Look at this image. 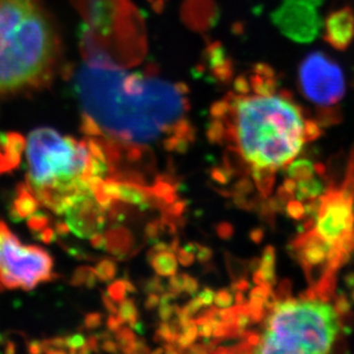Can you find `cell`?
I'll use <instances>...</instances> for the list:
<instances>
[{
    "label": "cell",
    "mask_w": 354,
    "mask_h": 354,
    "mask_svg": "<svg viewBox=\"0 0 354 354\" xmlns=\"http://www.w3.org/2000/svg\"><path fill=\"white\" fill-rule=\"evenodd\" d=\"M78 92L88 133H106L129 144L174 134L178 122L192 109L184 83L120 71H84Z\"/></svg>",
    "instance_id": "obj_1"
},
{
    "label": "cell",
    "mask_w": 354,
    "mask_h": 354,
    "mask_svg": "<svg viewBox=\"0 0 354 354\" xmlns=\"http://www.w3.org/2000/svg\"><path fill=\"white\" fill-rule=\"evenodd\" d=\"M224 125L239 132L241 151L254 167H287L301 151L303 127L308 111L295 101L290 91L268 64H256L236 77L225 94Z\"/></svg>",
    "instance_id": "obj_2"
},
{
    "label": "cell",
    "mask_w": 354,
    "mask_h": 354,
    "mask_svg": "<svg viewBox=\"0 0 354 354\" xmlns=\"http://www.w3.org/2000/svg\"><path fill=\"white\" fill-rule=\"evenodd\" d=\"M57 57V36L39 1L0 0V97L43 86Z\"/></svg>",
    "instance_id": "obj_3"
},
{
    "label": "cell",
    "mask_w": 354,
    "mask_h": 354,
    "mask_svg": "<svg viewBox=\"0 0 354 354\" xmlns=\"http://www.w3.org/2000/svg\"><path fill=\"white\" fill-rule=\"evenodd\" d=\"M104 153L95 145L77 142L48 127L28 138L29 185L38 200L57 212H67L92 194L91 183L99 177Z\"/></svg>",
    "instance_id": "obj_4"
},
{
    "label": "cell",
    "mask_w": 354,
    "mask_h": 354,
    "mask_svg": "<svg viewBox=\"0 0 354 354\" xmlns=\"http://www.w3.org/2000/svg\"><path fill=\"white\" fill-rule=\"evenodd\" d=\"M339 333L334 308L321 301L287 298L268 319L258 353H328Z\"/></svg>",
    "instance_id": "obj_5"
},
{
    "label": "cell",
    "mask_w": 354,
    "mask_h": 354,
    "mask_svg": "<svg viewBox=\"0 0 354 354\" xmlns=\"http://www.w3.org/2000/svg\"><path fill=\"white\" fill-rule=\"evenodd\" d=\"M53 279V259L41 248L24 245L0 221V283L31 290Z\"/></svg>",
    "instance_id": "obj_6"
},
{
    "label": "cell",
    "mask_w": 354,
    "mask_h": 354,
    "mask_svg": "<svg viewBox=\"0 0 354 354\" xmlns=\"http://www.w3.org/2000/svg\"><path fill=\"white\" fill-rule=\"evenodd\" d=\"M298 83L304 97L322 108L337 104L346 90L342 68L322 52L308 54L301 61Z\"/></svg>",
    "instance_id": "obj_7"
},
{
    "label": "cell",
    "mask_w": 354,
    "mask_h": 354,
    "mask_svg": "<svg viewBox=\"0 0 354 354\" xmlns=\"http://www.w3.org/2000/svg\"><path fill=\"white\" fill-rule=\"evenodd\" d=\"M324 0H282L272 13L281 34L296 43H311L322 31L320 8Z\"/></svg>",
    "instance_id": "obj_8"
},
{
    "label": "cell",
    "mask_w": 354,
    "mask_h": 354,
    "mask_svg": "<svg viewBox=\"0 0 354 354\" xmlns=\"http://www.w3.org/2000/svg\"><path fill=\"white\" fill-rule=\"evenodd\" d=\"M324 38L335 50H345L354 39V10L343 7L331 12L322 26Z\"/></svg>",
    "instance_id": "obj_9"
},
{
    "label": "cell",
    "mask_w": 354,
    "mask_h": 354,
    "mask_svg": "<svg viewBox=\"0 0 354 354\" xmlns=\"http://www.w3.org/2000/svg\"><path fill=\"white\" fill-rule=\"evenodd\" d=\"M24 145L26 141L19 134L0 137V171L10 170L19 163Z\"/></svg>",
    "instance_id": "obj_10"
},
{
    "label": "cell",
    "mask_w": 354,
    "mask_h": 354,
    "mask_svg": "<svg viewBox=\"0 0 354 354\" xmlns=\"http://www.w3.org/2000/svg\"><path fill=\"white\" fill-rule=\"evenodd\" d=\"M151 264L155 272L162 277H172L177 273L178 261L174 252L170 250L149 252Z\"/></svg>",
    "instance_id": "obj_11"
},
{
    "label": "cell",
    "mask_w": 354,
    "mask_h": 354,
    "mask_svg": "<svg viewBox=\"0 0 354 354\" xmlns=\"http://www.w3.org/2000/svg\"><path fill=\"white\" fill-rule=\"evenodd\" d=\"M336 286H337V279H336V272L330 268H326L320 280L313 286L317 290L319 301L321 303H329L334 299L336 296Z\"/></svg>",
    "instance_id": "obj_12"
},
{
    "label": "cell",
    "mask_w": 354,
    "mask_h": 354,
    "mask_svg": "<svg viewBox=\"0 0 354 354\" xmlns=\"http://www.w3.org/2000/svg\"><path fill=\"white\" fill-rule=\"evenodd\" d=\"M251 176L258 191L265 197H268L273 192L275 184V169L272 167H252Z\"/></svg>",
    "instance_id": "obj_13"
},
{
    "label": "cell",
    "mask_w": 354,
    "mask_h": 354,
    "mask_svg": "<svg viewBox=\"0 0 354 354\" xmlns=\"http://www.w3.org/2000/svg\"><path fill=\"white\" fill-rule=\"evenodd\" d=\"M286 174L296 181L308 180V179H311L315 174L313 163L306 158L295 160V162L288 164Z\"/></svg>",
    "instance_id": "obj_14"
},
{
    "label": "cell",
    "mask_w": 354,
    "mask_h": 354,
    "mask_svg": "<svg viewBox=\"0 0 354 354\" xmlns=\"http://www.w3.org/2000/svg\"><path fill=\"white\" fill-rule=\"evenodd\" d=\"M275 248L273 245H268L263 251L261 257V270L264 273L266 282L275 286L277 284V273H275Z\"/></svg>",
    "instance_id": "obj_15"
},
{
    "label": "cell",
    "mask_w": 354,
    "mask_h": 354,
    "mask_svg": "<svg viewBox=\"0 0 354 354\" xmlns=\"http://www.w3.org/2000/svg\"><path fill=\"white\" fill-rule=\"evenodd\" d=\"M295 192H296L295 195H296L298 200L306 201L308 198L320 196L322 192H324V185L312 177L311 179H308V180L299 181Z\"/></svg>",
    "instance_id": "obj_16"
},
{
    "label": "cell",
    "mask_w": 354,
    "mask_h": 354,
    "mask_svg": "<svg viewBox=\"0 0 354 354\" xmlns=\"http://www.w3.org/2000/svg\"><path fill=\"white\" fill-rule=\"evenodd\" d=\"M36 197L31 194L29 189H22L19 191L14 209L17 211L19 217H28L36 210Z\"/></svg>",
    "instance_id": "obj_17"
},
{
    "label": "cell",
    "mask_w": 354,
    "mask_h": 354,
    "mask_svg": "<svg viewBox=\"0 0 354 354\" xmlns=\"http://www.w3.org/2000/svg\"><path fill=\"white\" fill-rule=\"evenodd\" d=\"M225 127L221 120L212 118L207 127V139L210 144H223L224 141Z\"/></svg>",
    "instance_id": "obj_18"
},
{
    "label": "cell",
    "mask_w": 354,
    "mask_h": 354,
    "mask_svg": "<svg viewBox=\"0 0 354 354\" xmlns=\"http://www.w3.org/2000/svg\"><path fill=\"white\" fill-rule=\"evenodd\" d=\"M225 257H226V265H227L228 272H230L232 279L237 280V279L247 275V268L243 261H239L228 252H226Z\"/></svg>",
    "instance_id": "obj_19"
},
{
    "label": "cell",
    "mask_w": 354,
    "mask_h": 354,
    "mask_svg": "<svg viewBox=\"0 0 354 354\" xmlns=\"http://www.w3.org/2000/svg\"><path fill=\"white\" fill-rule=\"evenodd\" d=\"M197 338V326L195 324H191L189 327L185 328L183 330V334H179L178 336L177 342L176 344L178 345V348H180L181 350L186 351Z\"/></svg>",
    "instance_id": "obj_20"
},
{
    "label": "cell",
    "mask_w": 354,
    "mask_h": 354,
    "mask_svg": "<svg viewBox=\"0 0 354 354\" xmlns=\"http://www.w3.org/2000/svg\"><path fill=\"white\" fill-rule=\"evenodd\" d=\"M324 134L321 127L317 124V120L308 118L305 120L304 127H303V140L304 142L315 141Z\"/></svg>",
    "instance_id": "obj_21"
},
{
    "label": "cell",
    "mask_w": 354,
    "mask_h": 354,
    "mask_svg": "<svg viewBox=\"0 0 354 354\" xmlns=\"http://www.w3.org/2000/svg\"><path fill=\"white\" fill-rule=\"evenodd\" d=\"M286 214L288 217L292 218L295 221H301L305 217L304 204L299 200H290L286 204Z\"/></svg>",
    "instance_id": "obj_22"
},
{
    "label": "cell",
    "mask_w": 354,
    "mask_h": 354,
    "mask_svg": "<svg viewBox=\"0 0 354 354\" xmlns=\"http://www.w3.org/2000/svg\"><path fill=\"white\" fill-rule=\"evenodd\" d=\"M210 177L212 180L216 181L219 185L230 184L233 174L226 169V167H212L210 170Z\"/></svg>",
    "instance_id": "obj_23"
},
{
    "label": "cell",
    "mask_w": 354,
    "mask_h": 354,
    "mask_svg": "<svg viewBox=\"0 0 354 354\" xmlns=\"http://www.w3.org/2000/svg\"><path fill=\"white\" fill-rule=\"evenodd\" d=\"M334 311L336 315H343L348 312L351 311L352 305L348 301V296L344 292H339L337 296H335Z\"/></svg>",
    "instance_id": "obj_24"
},
{
    "label": "cell",
    "mask_w": 354,
    "mask_h": 354,
    "mask_svg": "<svg viewBox=\"0 0 354 354\" xmlns=\"http://www.w3.org/2000/svg\"><path fill=\"white\" fill-rule=\"evenodd\" d=\"M233 294L231 289H221L214 294V304L219 308H228L233 303Z\"/></svg>",
    "instance_id": "obj_25"
},
{
    "label": "cell",
    "mask_w": 354,
    "mask_h": 354,
    "mask_svg": "<svg viewBox=\"0 0 354 354\" xmlns=\"http://www.w3.org/2000/svg\"><path fill=\"white\" fill-rule=\"evenodd\" d=\"M291 289H292L291 281L289 279H283L280 283L277 284V289L274 291L275 297L280 301L291 297V291H292Z\"/></svg>",
    "instance_id": "obj_26"
},
{
    "label": "cell",
    "mask_w": 354,
    "mask_h": 354,
    "mask_svg": "<svg viewBox=\"0 0 354 354\" xmlns=\"http://www.w3.org/2000/svg\"><path fill=\"white\" fill-rule=\"evenodd\" d=\"M254 186L252 181L249 178H242L241 180L237 181L234 185V187L232 189L235 194L247 195L251 194L254 192Z\"/></svg>",
    "instance_id": "obj_27"
},
{
    "label": "cell",
    "mask_w": 354,
    "mask_h": 354,
    "mask_svg": "<svg viewBox=\"0 0 354 354\" xmlns=\"http://www.w3.org/2000/svg\"><path fill=\"white\" fill-rule=\"evenodd\" d=\"M320 197H315V198H308V200H306V203L304 204L305 216H311V217L317 218L319 210H320Z\"/></svg>",
    "instance_id": "obj_28"
},
{
    "label": "cell",
    "mask_w": 354,
    "mask_h": 354,
    "mask_svg": "<svg viewBox=\"0 0 354 354\" xmlns=\"http://www.w3.org/2000/svg\"><path fill=\"white\" fill-rule=\"evenodd\" d=\"M216 232H217V235L221 237V240H231L233 235H234V227H233V225L224 221V223L217 225Z\"/></svg>",
    "instance_id": "obj_29"
},
{
    "label": "cell",
    "mask_w": 354,
    "mask_h": 354,
    "mask_svg": "<svg viewBox=\"0 0 354 354\" xmlns=\"http://www.w3.org/2000/svg\"><path fill=\"white\" fill-rule=\"evenodd\" d=\"M183 280H184V291H186L189 296H195L198 291V282H197L195 277H191V275L183 273Z\"/></svg>",
    "instance_id": "obj_30"
},
{
    "label": "cell",
    "mask_w": 354,
    "mask_h": 354,
    "mask_svg": "<svg viewBox=\"0 0 354 354\" xmlns=\"http://www.w3.org/2000/svg\"><path fill=\"white\" fill-rule=\"evenodd\" d=\"M177 256L178 261L185 268H188V266H192V265L194 264L195 254L191 252V251H188L187 249H185V248H179L178 249Z\"/></svg>",
    "instance_id": "obj_31"
},
{
    "label": "cell",
    "mask_w": 354,
    "mask_h": 354,
    "mask_svg": "<svg viewBox=\"0 0 354 354\" xmlns=\"http://www.w3.org/2000/svg\"><path fill=\"white\" fill-rule=\"evenodd\" d=\"M212 256H214L212 249L209 247H205V245H201V244L198 249H197L196 254H195V257L197 258V261L202 263V264H207V263L211 261Z\"/></svg>",
    "instance_id": "obj_32"
},
{
    "label": "cell",
    "mask_w": 354,
    "mask_h": 354,
    "mask_svg": "<svg viewBox=\"0 0 354 354\" xmlns=\"http://www.w3.org/2000/svg\"><path fill=\"white\" fill-rule=\"evenodd\" d=\"M170 291L174 292L176 296L180 295L184 291V280L183 275L174 274L170 279Z\"/></svg>",
    "instance_id": "obj_33"
},
{
    "label": "cell",
    "mask_w": 354,
    "mask_h": 354,
    "mask_svg": "<svg viewBox=\"0 0 354 354\" xmlns=\"http://www.w3.org/2000/svg\"><path fill=\"white\" fill-rule=\"evenodd\" d=\"M202 308H203V305L201 304L200 299L197 297H194L185 308H181V310H183L185 315H187L188 317H193V315H196L197 312L200 311Z\"/></svg>",
    "instance_id": "obj_34"
},
{
    "label": "cell",
    "mask_w": 354,
    "mask_h": 354,
    "mask_svg": "<svg viewBox=\"0 0 354 354\" xmlns=\"http://www.w3.org/2000/svg\"><path fill=\"white\" fill-rule=\"evenodd\" d=\"M197 298L200 299L201 304L203 306H210L214 303V291L211 288H204L203 290L198 294Z\"/></svg>",
    "instance_id": "obj_35"
},
{
    "label": "cell",
    "mask_w": 354,
    "mask_h": 354,
    "mask_svg": "<svg viewBox=\"0 0 354 354\" xmlns=\"http://www.w3.org/2000/svg\"><path fill=\"white\" fill-rule=\"evenodd\" d=\"M212 331H214V327H212L210 321L197 326V335H200L204 341L210 339L211 336H212Z\"/></svg>",
    "instance_id": "obj_36"
},
{
    "label": "cell",
    "mask_w": 354,
    "mask_h": 354,
    "mask_svg": "<svg viewBox=\"0 0 354 354\" xmlns=\"http://www.w3.org/2000/svg\"><path fill=\"white\" fill-rule=\"evenodd\" d=\"M233 203L236 205V207L241 210L252 211L251 210V201H248L245 195L235 194L233 193Z\"/></svg>",
    "instance_id": "obj_37"
},
{
    "label": "cell",
    "mask_w": 354,
    "mask_h": 354,
    "mask_svg": "<svg viewBox=\"0 0 354 354\" xmlns=\"http://www.w3.org/2000/svg\"><path fill=\"white\" fill-rule=\"evenodd\" d=\"M228 327H230V324H228L227 322L221 321V322L214 328V331H212L214 337L221 338L223 341L226 339V336H227L228 333Z\"/></svg>",
    "instance_id": "obj_38"
},
{
    "label": "cell",
    "mask_w": 354,
    "mask_h": 354,
    "mask_svg": "<svg viewBox=\"0 0 354 354\" xmlns=\"http://www.w3.org/2000/svg\"><path fill=\"white\" fill-rule=\"evenodd\" d=\"M188 205V201L183 200V201H176L174 203H172L170 209H167L169 212L171 214H174V216H181V214H184V211L186 210V207Z\"/></svg>",
    "instance_id": "obj_39"
},
{
    "label": "cell",
    "mask_w": 354,
    "mask_h": 354,
    "mask_svg": "<svg viewBox=\"0 0 354 354\" xmlns=\"http://www.w3.org/2000/svg\"><path fill=\"white\" fill-rule=\"evenodd\" d=\"M250 288V283H249V281L247 280V277H240V279H237V280L233 281L231 284V290L233 292L235 291H247L248 289Z\"/></svg>",
    "instance_id": "obj_40"
},
{
    "label": "cell",
    "mask_w": 354,
    "mask_h": 354,
    "mask_svg": "<svg viewBox=\"0 0 354 354\" xmlns=\"http://www.w3.org/2000/svg\"><path fill=\"white\" fill-rule=\"evenodd\" d=\"M174 315V308L171 306L170 303H165V304H160V317L163 320V322L170 320L172 315Z\"/></svg>",
    "instance_id": "obj_41"
},
{
    "label": "cell",
    "mask_w": 354,
    "mask_h": 354,
    "mask_svg": "<svg viewBox=\"0 0 354 354\" xmlns=\"http://www.w3.org/2000/svg\"><path fill=\"white\" fill-rule=\"evenodd\" d=\"M299 299L301 301H317L319 297H317V290L313 286L308 288V290H305L304 292H301L299 295Z\"/></svg>",
    "instance_id": "obj_42"
},
{
    "label": "cell",
    "mask_w": 354,
    "mask_h": 354,
    "mask_svg": "<svg viewBox=\"0 0 354 354\" xmlns=\"http://www.w3.org/2000/svg\"><path fill=\"white\" fill-rule=\"evenodd\" d=\"M265 232L264 228L256 227L254 230H251L249 233V237L250 240L254 242V244H261L264 240Z\"/></svg>",
    "instance_id": "obj_43"
},
{
    "label": "cell",
    "mask_w": 354,
    "mask_h": 354,
    "mask_svg": "<svg viewBox=\"0 0 354 354\" xmlns=\"http://www.w3.org/2000/svg\"><path fill=\"white\" fill-rule=\"evenodd\" d=\"M268 201V205L271 207L272 210L274 211L275 214H281L283 212L284 207L286 203H283L282 201L277 196L271 197Z\"/></svg>",
    "instance_id": "obj_44"
},
{
    "label": "cell",
    "mask_w": 354,
    "mask_h": 354,
    "mask_svg": "<svg viewBox=\"0 0 354 354\" xmlns=\"http://www.w3.org/2000/svg\"><path fill=\"white\" fill-rule=\"evenodd\" d=\"M277 196L279 197L283 203L287 204V202L294 198L295 194L292 192L287 191L286 188L281 186V187H279V189H277Z\"/></svg>",
    "instance_id": "obj_45"
},
{
    "label": "cell",
    "mask_w": 354,
    "mask_h": 354,
    "mask_svg": "<svg viewBox=\"0 0 354 354\" xmlns=\"http://www.w3.org/2000/svg\"><path fill=\"white\" fill-rule=\"evenodd\" d=\"M250 317L249 315H236V326L240 329H247L248 326L250 324Z\"/></svg>",
    "instance_id": "obj_46"
},
{
    "label": "cell",
    "mask_w": 354,
    "mask_h": 354,
    "mask_svg": "<svg viewBox=\"0 0 354 354\" xmlns=\"http://www.w3.org/2000/svg\"><path fill=\"white\" fill-rule=\"evenodd\" d=\"M187 350L191 352V353L194 354H203L209 352L207 344H204V343L203 344H192Z\"/></svg>",
    "instance_id": "obj_47"
},
{
    "label": "cell",
    "mask_w": 354,
    "mask_h": 354,
    "mask_svg": "<svg viewBox=\"0 0 354 354\" xmlns=\"http://www.w3.org/2000/svg\"><path fill=\"white\" fill-rule=\"evenodd\" d=\"M245 341V339H244ZM261 337L259 336V334H257V333H252V331H250V334H249V336H248L247 342L249 343V344L252 345L254 348H256V346H258L259 345V343H261Z\"/></svg>",
    "instance_id": "obj_48"
},
{
    "label": "cell",
    "mask_w": 354,
    "mask_h": 354,
    "mask_svg": "<svg viewBox=\"0 0 354 354\" xmlns=\"http://www.w3.org/2000/svg\"><path fill=\"white\" fill-rule=\"evenodd\" d=\"M261 259H259V258H251L250 261H248V270L254 273V271H257V270L261 268Z\"/></svg>",
    "instance_id": "obj_49"
},
{
    "label": "cell",
    "mask_w": 354,
    "mask_h": 354,
    "mask_svg": "<svg viewBox=\"0 0 354 354\" xmlns=\"http://www.w3.org/2000/svg\"><path fill=\"white\" fill-rule=\"evenodd\" d=\"M313 169H315V172L319 177H326L327 176V167L324 163L317 162V164H313Z\"/></svg>",
    "instance_id": "obj_50"
},
{
    "label": "cell",
    "mask_w": 354,
    "mask_h": 354,
    "mask_svg": "<svg viewBox=\"0 0 354 354\" xmlns=\"http://www.w3.org/2000/svg\"><path fill=\"white\" fill-rule=\"evenodd\" d=\"M252 281H254V283L257 284V286H259V284L264 283V282H266V279H265L264 273L261 272V268H259V270H257V271L254 272V275H252Z\"/></svg>",
    "instance_id": "obj_51"
},
{
    "label": "cell",
    "mask_w": 354,
    "mask_h": 354,
    "mask_svg": "<svg viewBox=\"0 0 354 354\" xmlns=\"http://www.w3.org/2000/svg\"><path fill=\"white\" fill-rule=\"evenodd\" d=\"M160 304V297H158V295L151 294L149 297H148L147 301H146V306L149 310L151 308H154L155 306H158Z\"/></svg>",
    "instance_id": "obj_52"
},
{
    "label": "cell",
    "mask_w": 354,
    "mask_h": 354,
    "mask_svg": "<svg viewBox=\"0 0 354 354\" xmlns=\"http://www.w3.org/2000/svg\"><path fill=\"white\" fill-rule=\"evenodd\" d=\"M283 187L286 188L287 191L292 192V193H295L296 188H297V183H296V180L292 179V178H287V179L284 180Z\"/></svg>",
    "instance_id": "obj_53"
},
{
    "label": "cell",
    "mask_w": 354,
    "mask_h": 354,
    "mask_svg": "<svg viewBox=\"0 0 354 354\" xmlns=\"http://www.w3.org/2000/svg\"><path fill=\"white\" fill-rule=\"evenodd\" d=\"M212 189H214L216 193H218V194L221 195V196L226 197V198H230V197L233 196V192L232 191H227V189H225V188H218L216 187V186H214V185H209Z\"/></svg>",
    "instance_id": "obj_54"
},
{
    "label": "cell",
    "mask_w": 354,
    "mask_h": 354,
    "mask_svg": "<svg viewBox=\"0 0 354 354\" xmlns=\"http://www.w3.org/2000/svg\"><path fill=\"white\" fill-rule=\"evenodd\" d=\"M344 281L345 286L348 287V289H350V290L354 289V272H351V273L345 275Z\"/></svg>",
    "instance_id": "obj_55"
},
{
    "label": "cell",
    "mask_w": 354,
    "mask_h": 354,
    "mask_svg": "<svg viewBox=\"0 0 354 354\" xmlns=\"http://www.w3.org/2000/svg\"><path fill=\"white\" fill-rule=\"evenodd\" d=\"M234 299L236 304H243V303H245V296H244L243 291H235Z\"/></svg>",
    "instance_id": "obj_56"
},
{
    "label": "cell",
    "mask_w": 354,
    "mask_h": 354,
    "mask_svg": "<svg viewBox=\"0 0 354 354\" xmlns=\"http://www.w3.org/2000/svg\"><path fill=\"white\" fill-rule=\"evenodd\" d=\"M351 298H352V301H353V303H354V289H352Z\"/></svg>",
    "instance_id": "obj_57"
},
{
    "label": "cell",
    "mask_w": 354,
    "mask_h": 354,
    "mask_svg": "<svg viewBox=\"0 0 354 354\" xmlns=\"http://www.w3.org/2000/svg\"><path fill=\"white\" fill-rule=\"evenodd\" d=\"M151 3H155V1H160V3H162V0H151Z\"/></svg>",
    "instance_id": "obj_58"
},
{
    "label": "cell",
    "mask_w": 354,
    "mask_h": 354,
    "mask_svg": "<svg viewBox=\"0 0 354 354\" xmlns=\"http://www.w3.org/2000/svg\"><path fill=\"white\" fill-rule=\"evenodd\" d=\"M3 284L0 283V290H1V289H3Z\"/></svg>",
    "instance_id": "obj_59"
}]
</instances>
